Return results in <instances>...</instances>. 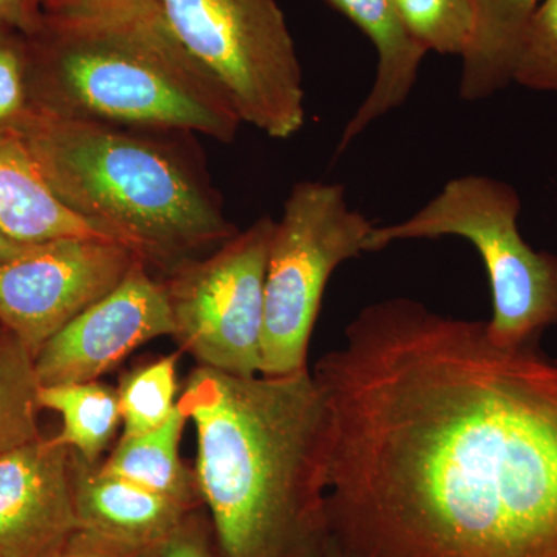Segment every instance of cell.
Segmentation results:
<instances>
[{
	"instance_id": "6da1fadb",
	"label": "cell",
	"mask_w": 557,
	"mask_h": 557,
	"mask_svg": "<svg viewBox=\"0 0 557 557\" xmlns=\"http://www.w3.org/2000/svg\"><path fill=\"white\" fill-rule=\"evenodd\" d=\"M346 557H557V357L380 300L314 366Z\"/></svg>"
},
{
	"instance_id": "7a4b0ae2",
	"label": "cell",
	"mask_w": 557,
	"mask_h": 557,
	"mask_svg": "<svg viewBox=\"0 0 557 557\" xmlns=\"http://www.w3.org/2000/svg\"><path fill=\"white\" fill-rule=\"evenodd\" d=\"M178 408L196 424L197 485L223 557H321L330 542V416L313 372L194 369Z\"/></svg>"
},
{
	"instance_id": "3957f363",
	"label": "cell",
	"mask_w": 557,
	"mask_h": 557,
	"mask_svg": "<svg viewBox=\"0 0 557 557\" xmlns=\"http://www.w3.org/2000/svg\"><path fill=\"white\" fill-rule=\"evenodd\" d=\"M171 135L32 110L0 139L30 161L73 212L170 273L239 230Z\"/></svg>"
},
{
	"instance_id": "277c9868",
	"label": "cell",
	"mask_w": 557,
	"mask_h": 557,
	"mask_svg": "<svg viewBox=\"0 0 557 557\" xmlns=\"http://www.w3.org/2000/svg\"><path fill=\"white\" fill-rule=\"evenodd\" d=\"M32 110L160 134L231 143L242 120L163 14L76 22L44 16L27 36Z\"/></svg>"
},
{
	"instance_id": "5b68a950",
	"label": "cell",
	"mask_w": 557,
	"mask_h": 557,
	"mask_svg": "<svg viewBox=\"0 0 557 557\" xmlns=\"http://www.w3.org/2000/svg\"><path fill=\"white\" fill-rule=\"evenodd\" d=\"M520 211L515 186L487 175H461L410 218L375 225L368 252L403 240L454 236L471 242L485 263L493 296L487 336L502 347L537 344L557 324V256L527 244Z\"/></svg>"
},
{
	"instance_id": "8992f818",
	"label": "cell",
	"mask_w": 557,
	"mask_h": 557,
	"mask_svg": "<svg viewBox=\"0 0 557 557\" xmlns=\"http://www.w3.org/2000/svg\"><path fill=\"white\" fill-rule=\"evenodd\" d=\"M159 2L174 38L225 91L242 123L276 139L302 129V67L277 0Z\"/></svg>"
},
{
	"instance_id": "52a82bcc",
	"label": "cell",
	"mask_w": 557,
	"mask_h": 557,
	"mask_svg": "<svg viewBox=\"0 0 557 557\" xmlns=\"http://www.w3.org/2000/svg\"><path fill=\"white\" fill-rule=\"evenodd\" d=\"M373 228L348 205L339 183L307 180L293 186L270 245L260 375L309 369L311 333L330 277L347 260L368 252Z\"/></svg>"
},
{
	"instance_id": "ba28073f",
	"label": "cell",
	"mask_w": 557,
	"mask_h": 557,
	"mask_svg": "<svg viewBox=\"0 0 557 557\" xmlns=\"http://www.w3.org/2000/svg\"><path fill=\"white\" fill-rule=\"evenodd\" d=\"M276 220L260 218L207 258L163 278L180 351L199 366L239 376L262 373L263 307Z\"/></svg>"
},
{
	"instance_id": "9c48e42d",
	"label": "cell",
	"mask_w": 557,
	"mask_h": 557,
	"mask_svg": "<svg viewBox=\"0 0 557 557\" xmlns=\"http://www.w3.org/2000/svg\"><path fill=\"white\" fill-rule=\"evenodd\" d=\"M137 258L120 242L57 239L25 245L0 262V327L36 357L81 311L112 292Z\"/></svg>"
},
{
	"instance_id": "30bf717a",
	"label": "cell",
	"mask_w": 557,
	"mask_h": 557,
	"mask_svg": "<svg viewBox=\"0 0 557 557\" xmlns=\"http://www.w3.org/2000/svg\"><path fill=\"white\" fill-rule=\"evenodd\" d=\"M163 281L135 259L112 292L73 318L35 357L40 386L98 381L132 351L161 336H174Z\"/></svg>"
},
{
	"instance_id": "8fae6325",
	"label": "cell",
	"mask_w": 557,
	"mask_h": 557,
	"mask_svg": "<svg viewBox=\"0 0 557 557\" xmlns=\"http://www.w3.org/2000/svg\"><path fill=\"white\" fill-rule=\"evenodd\" d=\"M79 530L70 449L40 437L0 456V557H54Z\"/></svg>"
},
{
	"instance_id": "7c38bea8",
	"label": "cell",
	"mask_w": 557,
	"mask_h": 557,
	"mask_svg": "<svg viewBox=\"0 0 557 557\" xmlns=\"http://www.w3.org/2000/svg\"><path fill=\"white\" fill-rule=\"evenodd\" d=\"M73 502L81 530L132 547L163 541L196 508L153 493L129 480L106 474L70 450Z\"/></svg>"
},
{
	"instance_id": "4fadbf2b",
	"label": "cell",
	"mask_w": 557,
	"mask_h": 557,
	"mask_svg": "<svg viewBox=\"0 0 557 557\" xmlns=\"http://www.w3.org/2000/svg\"><path fill=\"white\" fill-rule=\"evenodd\" d=\"M347 17L375 47L376 75L364 101L341 134L336 156L361 137L372 124L408 101L426 51L406 30L392 0H325Z\"/></svg>"
},
{
	"instance_id": "5bb4252c",
	"label": "cell",
	"mask_w": 557,
	"mask_h": 557,
	"mask_svg": "<svg viewBox=\"0 0 557 557\" xmlns=\"http://www.w3.org/2000/svg\"><path fill=\"white\" fill-rule=\"evenodd\" d=\"M0 228L22 245L57 239L120 242L65 207L9 139H0Z\"/></svg>"
},
{
	"instance_id": "9a60e30c",
	"label": "cell",
	"mask_w": 557,
	"mask_h": 557,
	"mask_svg": "<svg viewBox=\"0 0 557 557\" xmlns=\"http://www.w3.org/2000/svg\"><path fill=\"white\" fill-rule=\"evenodd\" d=\"M541 0H471L474 33L461 57V100H487L512 84L528 24Z\"/></svg>"
},
{
	"instance_id": "2e32d148",
	"label": "cell",
	"mask_w": 557,
	"mask_h": 557,
	"mask_svg": "<svg viewBox=\"0 0 557 557\" xmlns=\"http://www.w3.org/2000/svg\"><path fill=\"white\" fill-rule=\"evenodd\" d=\"M188 418L178 406L166 423L138 435H121L110 456L98 465L102 472L182 502L203 507L196 472L180 457V442Z\"/></svg>"
},
{
	"instance_id": "e0dca14e",
	"label": "cell",
	"mask_w": 557,
	"mask_h": 557,
	"mask_svg": "<svg viewBox=\"0 0 557 557\" xmlns=\"http://www.w3.org/2000/svg\"><path fill=\"white\" fill-rule=\"evenodd\" d=\"M40 409L53 410L62 418L60 445L90 465H100L121 424L119 392L100 381L40 386Z\"/></svg>"
},
{
	"instance_id": "ac0fdd59",
	"label": "cell",
	"mask_w": 557,
	"mask_h": 557,
	"mask_svg": "<svg viewBox=\"0 0 557 557\" xmlns=\"http://www.w3.org/2000/svg\"><path fill=\"white\" fill-rule=\"evenodd\" d=\"M35 357L0 327V456L40 438Z\"/></svg>"
},
{
	"instance_id": "d6986e66",
	"label": "cell",
	"mask_w": 557,
	"mask_h": 557,
	"mask_svg": "<svg viewBox=\"0 0 557 557\" xmlns=\"http://www.w3.org/2000/svg\"><path fill=\"white\" fill-rule=\"evenodd\" d=\"M180 354L157 358L121 376L116 392L123 435L145 434L160 428L175 412Z\"/></svg>"
},
{
	"instance_id": "ffe728a7",
	"label": "cell",
	"mask_w": 557,
	"mask_h": 557,
	"mask_svg": "<svg viewBox=\"0 0 557 557\" xmlns=\"http://www.w3.org/2000/svg\"><path fill=\"white\" fill-rule=\"evenodd\" d=\"M399 20L426 53L463 57L474 33L471 0H392Z\"/></svg>"
},
{
	"instance_id": "44dd1931",
	"label": "cell",
	"mask_w": 557,
	"mask_h": 557,
	"mask_svg": "<svg viewBox=\"0 0 557 557\" xmlns=\"http://www.w3.org/2000/svg\"><path fill=\"white\" fill-rule=\"evenodd\" d=\"M512 83L557 95V0H541L528 24Z\"/></svg>"
},
{
	"instance_id": "7402d4cb",
	"label": "cell",
	"mask_w": 557,
	"mask_h": 557,
	"mask_svg": "<svg viewBox=\"0 0 557 557\" xmlns=\"http://www.w3.org/2000/svg\"><path fill=\"white\" fill-rule=\"evenodd\" d=\"M27 65V36L0 35V138L32 112Z\"/></svg>"
},
{
	"instance_id": "603a6c76",
	"label": "cell",
	"mask_w": 557,
	"mask_h": 557,
	"mask_svg": "<svg viewBox=\"0 0 557 557\" xmlns=\"http://www.w3.org/2000/svg\"><path fill=\"white\" fill-rule=\"evenodd\" d=\"M159 0H44V16L95 22L161 16Z\"/></svg>"
},
{
	"instance_id": "cb8c5ba5",
	"label": "cell",
	"mask_w": 557,
	"mask_h": 557,
	"mask_svg": "<svg viewBox=\"0 0 557 557\" xmlns=\"http://www.w3.org/2000/svg\"><path fill=\"white\" fill-rule=\"evenodd\" d=\"M149 557H223L214 527L203 507L193 509L163 541L153 545Z\"/></svg>"
},
{
	"instance_id": "d4e9b609",
	"label": "cell",
	"mask_w": 557,
	"mask_h": 557,
	"mask_svg": "<svg viewBox=\"0 0 557 557\" xmlns=\"http://www.w3.org/2000/svg\"><path fill=\"white\" fill-rule=\"evenodd\" d=\"M150 549L152 547H132L113 539L79 530L54 557H149Z\"/></svg>"
},
{
	"instance_id": "484cf974",
	"label": "cell",
	"mask_w": 557,
	"mask_h": 557,
	"mask_svg": "<svg viewBox=\"0 0 557 557\" xmlns=\"http://www.w3.org/2000/svg\"><path fill=\"white\" fill-rule=\"evenodd\" d=\"M44 21V0H0V35L30 36Z\"/></svg>"
},
{
	"instance_id": "4316f807",
	"label": "cell",
	"mask_w": 557,
	"mask_h": 557,
	"mask_svg": "<svg viewBox=\"0 0 557 557\" xmlns=\"http://www.w3.org/2000/svg\"><path fill=\"white\" fill-rule=\"evenodd\" d=\"M25 245L17 244L16 240L11 239V237L7 236L5 231L0 228V262L3 260L13 258L14 255L21 251Z\"/></svg>"
},
{
	"instance_id": "83f0119b",
	"label": "cell",
	"mask_w": 557,
	"mask_h": 557,
	"mask_svg": "<svg viewBox=\"0 0 557 557\" xmlns=\"http://www.w3.org/2000/svg\"><path fill=\"white\" fill-rule=\"evenodd\" d=\"M321 557H346V556H344L343 553H341L339 549L336 548L335 545H333V542L330 541L327 548H325V552L322 553Z\"/></svg>"
}]
</instances>
